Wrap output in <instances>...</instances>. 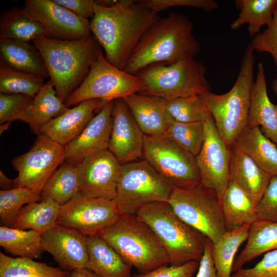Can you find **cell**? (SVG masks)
<instances>
[{
    "mask_svg": "<svg viewBox=\"0 0 277 277\" xmlns=\"http://www.w3.org/2000/svg\"><path fill=\"white\" fill-rule=\"evenodd\" d=\"M136 215L152 229L170 265L200 261L206 238L180 218L168 202L147 204L140 209Z\"/></svg>",
    "mask_w": 277,
    "mask_h": 277,
    "instance_id": "4",
    "label": "cell"
},
{
    "mask_svg": "<svg viewBox=\"0 0 277 277\" xmlns=\"http://www.w3.org/2000/svg\"><path fill=\"white\" fill-rule=\"evenodd\" d=\"M166 109L173 119L183 123L204 122L210 115L202 95L167 101Z\"/></svg>",
    "mask_w": 277,
    "mask_h": 277,
    "instance_id": "40",
    "label": "cell"
},
{
    "mask_svg": "<svg viewBox=\"0 0 277 277\" xmlns=\"http://www.w3.org/2000/svg\"><path fill=\"white\" fill-rule=\"evenodd\" d=\"M75 165L80 193L89 198L114 200L122 165L110 151L89 154Z\"/></svg>",
    "mask_w": 277,
    "mask_h": 277,
    "instance_id": "16",
    "label": "cell"
},
{
    "mask_svg": "<svg viewBox=\"0 0 277 277\" xmlns=\"http://www.w3.org/2000/svg\"><path fill=\"white\" fill-rule=\"evenodd\" d=\"M12 122H8L1 125L0 134H2L4 132L7 130L11 126Z\"/></svg>",
    "mask_w": 277,
    "mask_h": 277,
    "instance_id": "51",
    "label": "cell"
},
{
    "mask_svg": "<svg viewBox=\"0 0 277 277\" xmlns=\"http://www.w3.org/2000/svg\"><path fill=\"white\" fill-rule=\"evenodd\" d=\"M68 109L49 81L43 85L31 104L16 115L14 121L20 120L27 123L31 131L38 135L42 126Z\"/></svg>",
    "mask_w": 277,
    "mask_h": 277,
    "instance_id": "24",
    "label": "cell"
},
{
    "mask_svg": "<svg viewBox=\"0 0 277 277\" xmlns=\"http://www.w3.org/2000/svg\"><path fill=\"white\" fill-rule=\"evenodd\" d=\"M141 87L138 76L112 65L101 50L92 63L87 75L65 104L68 108L86 100L99 99L105 105L110 101L138 93Z\"/></svg>",
    "mask_w": 277,
    "mask_h": 277,
    "instance_id": "10",
    "label": "cell"
},
{
    "mask_svg": "<svg viewBox=\"0 0 277 277\" xmlns=\"http://www.w3.org/2000/svg\"><path fill=\"white\" fill-rule=\"evenodd\" d=\"M173 188L146 160L121 165L114 201L121 214H136L143 206L168 202Z\"/></svg>",
    "mask_w": 277,
    "mask_h": 277,
    "instance_id": "8",
    "label": "cell"
},
{
    "mask_svg": "<svg viewBox=\"0 0 277 277\" xmlns=\"http://www.w3.org/2000/svg\"><path fill=\"white\" fill-rule=\"evenodd\" d=\"M69 272L33 259L0 252V277H67Z\"/></svg>",
    "mask_w": 277,
    "mask_h": 277,
    "instance_id": "36",
    "label": "cell"
},
{
    "mask_svg": "<svg viewBox=\"0 0 277 277\" xmlns=\"http://www.w3.org/2000/svg\"><path fill=\"white\" fill-rule=\"evenodd\" d=\"M273 90L277 96V79L275 80L272 83Z\"/></svg>",
    "mask_w": 277,
    "mask_h": 277,
    "instance_id": "52",
    "label": "cell"
},
{
    "mask_svg": "<svg viewBox=\"0 0 277 277\" xmlns=\"http://www.w3.org/2000/svg\"><path fill=\"white\" fill-rule=\"evenodd\" d=\"M112 118L108 150L121 165L141 157L143 154L145 134L122 98L114 101Z\"/></svg>",
    "mask_w": 277,
    "mask_h": 277,
    "instance_id": "17",
    "label": "cell"
},
{
    "mask_svg": "<svg viewBox=\"0 0 277 277\" xmlns=\"http://www.w3.org/2000/svg\"><path fill=\"white\" fill-rule=\"evenodd\" d=\"M251 225L226 231L212 243V255L217 277H231L235 254L247 240Z\"/></svg>",
    "mask_w": 277,
    "mask_h": 277,
    "instance_id": "33",
    "label": "cell"
},
{
    "mask_svg": "<svg viewBox=\"0 0 277 277\" xmlns=\"http://www.w3.org/2000/svg\"><path fill=\"white\" fill-rule=\"evenodd\" d=\"M44 79L13 69L1 63L0 93L23 94L34 97Z\"/></svg>",
    "mask_w": 277,
    "mask_h": 277,
    "instance_id": "39",
    "label": "cell"
},
{
    "mask_svg": "<svg viewBox=\"0 0 277 277\" xmlns=\"http://www.w3.org/2000/svg\"><path fill=\"white\" fill-rule=\"evenodd\" d=\"M67 277H100L86 268H78L70 272Z\"/></svg>",
    "mask_w": 277,
    "mask_h": 277,
    "instance_id": "49",
    "label": "cell"
},
{
    "mask_svg": "<svg viewBox=\"0 0 277 277\" xmlns=\"http://www.w3.org/2000/svg\"><path fill=\"white\" fill-rule=\"evenodd\" d=\"M77 16L88 19L94 15L95 1L93 0H53Z\"/></svg>",
    "mask_w": 277,
    "mask_h": 277,
    "instance_id": "47",
    "label": "cell"
},
{
    "mask_svg": "<svg viewBox=\"0 0 277 277\" xmlns=\"http://www.w3.org/2000/svg\"><path fill=\"white\" fill-rule=\"evenodd\" d=\"M121 215L114 200L89 198L78 192L60 206L56 223L88 236L100 235Z\"/></svg>",
    "mask_w": 277,
    "mask_h": 277,
    "instance_id": "13",
    "label": "cell"
},
{
    "mask_svg": "<svg viewBox=\"0 0 277 277\" xmlns=\"http://www.w3.org/2000/svg\"><path fill=\"white\" fill-rule=\"evenodd\" d=\"M33 42L43 57L57 95L65 103L87 75L101 46L93 35L70 41L42 36Z\"/></svg>",
    "mask_w": 277,
    "mask_h": 277,
    "instance_id": "3",
    "label": "cell"
},
{
    "mask_svg": "<svg viewBox=\"0 0 277 277\" xmlns=\"http://www.w3.org/2000/svg\"><path fill=\"white\" fill-rule=\"evenodd\" d=\"M204 138L195 157L201 183L214 190L220 200L230 180L231 149L222 139L211 115L204 122Z\"/></svg>",
    "mask_w": 277,
    "mask_h": 277,
    "instance_id": "14",
    "label": "cell"
},
{
    "mask_svg": "<svg viewBox=\"0 0 277 277\" xmlns=\"http://www.w3.org/2000/svg\"><path fill=\"white\" fill-rule=\"evenodd\" d=\"M254 63V50L249 45L230 90L222 94L209 92L202 95L219 133L230 149L247 127Z\"/></svg>",
    "mask_w": 277,
    "mask_h": 277,
    "instance_id": "5",
    "label": "cell"
},
{
    "mask_svg": "<svg viewBox=\"0 0 277 277\" xmlns=\"http://www.w3.org/2000/svg\"><path fill=\"white\" fill-rule=\"evenodd\" d=\"M205 73L203 63L187 57L171 64L151 65L135 74L142 83L138 93L169 101L211 92Z\"/></svg>",
    "mask_w": 277,
    "mask_h": 277,
    "instance_id": "7",
    "label": "cell"
},
{
    "mask_svg": "<svg viewBox=\"0 0 277 277\" xmlns=\"http://www.w3.org/2000/svg\"><path fill=\"white\" fill-rule=\"evenodd\" d=\"M122 99L145 135H165L170 117L166 109L167 101L138 93L128 95Z\"/></svg>",
    "mask_w": 277,
    "mask_h": 277,
    "instance_id": "22",
    "label": "cell"
},
{
    "mask_svg": "<svg viewBox=\"0 0 277 277\" xmlns=\"http://www.w3.org/2000/svg\"><path fill=\"white\" fill-rule=\"evenodd\" d=\"M165 135L196 157L204 141V122L183 123L170 115Z\"/></svg>",
    "mask_w": 277,
    "mask_h": 277,
    "instance_id": "38",
    "label": "cell"
},
{
    "mask_svg": "<svg viewBox=\"0 0 277 277\" xmlns=\"http://www.w3.org/2000/svg\"><path fill=\"white\" fill-rule=\"evenodd\" d=\"M220 202L227 231L251 225L258 220L256 205L249 195L231 180Z\"/></svg>",
    "mask_w": 277,
    "mask_h": 277,
    "instance_id": "28",
    "label": "cell"
},
{
    "mask_svg": "<svg viewBox=\"0 0 277 277\" xmlns=\"http://www.w3.org/2000/svg\"><path fill=\"white\" fill-rule=\"evenodd\" d=\"M78 191L79 181L76 165L64 162L46 183L41 197V199H50L61 206Z\"/></svg>",
    "mask_w": 277,
    "mask_h": 277,
    "instance_id": "34",
    "label": "cell"
},
{
    "mask_svg": "<svg viewBox=\"0 0 277 277\" xmlns=\"http://www.w3.org/2000/svg\"><path fill=\"white\" fill-rule=\"evenodd\" d=\"M199 266V262L197 261H191L179 266H168L166 265L147 273L131 277H193Z\"/></svg>",
    "mask_w": 277,
    "mask_h": 277,
    "instance_id": "46",
    "label": "cell"
},
{
    "mask_svg": "<svg viewBox=\"0 0 277 277\" xmlns=\"http://www.w3.org/2000/svg\"><path fill=\"white\" fill-rule=\"evenodd\" d=\"M86 268L100 277H131L127 264L100 235L87 236Z\"/></svg>",
    "mask_w": 277,
    "mask_h": 277,
    "instance_id": "26",
    "label": "cell"
},
{
    "mask_svg": "<svg viewBox=\"0 0 277 277\" xmlns=\"http://www.w3.org/2000/svg\"><path fill=\"white\" fill-rule=\"evenodd\" d=\"M113 102L106 103L79 135L64 146L66 162L76 165L89 154L108 150Z\"/></svg>",
    "mask_w": 277,
    "mask_h": 277,
    "instance_id": "19",
    "label": "cell"
},
{
    "mask_svg": "<svg viewBox=\"0 0 277 277\" xmlns=\"http://www.w3.org/2000/svg\"><path fill=\"white\" fill-rule=\"evenodd\" d=\"M233 146L245 153L266 173L277 175V146L259 127H246Z\"/></svg>",
    "mask_w": 277,
    "mask_h": 277,
    "instance_id": "27",
    "label": "cell"
},
{
    "mask_svg": "<svg viewBox=\"0 0 277 277\" xmlns=\"http://www.w3.org/2000/svg\"><path fill=\"white\" fill-rule=\"evenodd\" d=\"M250 94L247 127L261 126L262 133L277 146V105L267 93L264 65L260 62Z\"/></svg>",
    "mask_w": 277,
    "mask_h": 277,
    "instance_id": "21",
    "label": "cell"
},
{
    "mask_svg": "<svg viewBox=\"0 0 277 277\" xmlns=\"http://www.w3.org/2000/svg\"><path fill=\"white\" fill-rule=\"evenodd\" d=\"M192 22L185 14L172 12L160 17L145 33L124 71L135 74L153 64L175 63L197 54L201 46L193 34Z\"/></svg>",
    "mask_w": 277,
    "mask_h": 277,
    "instance_id": "2",
    "label": "cell"
},
{
    "mask_svg": "<svg viewBox=\"0 0 277 277\" xmlns=\"http://www.w3.org/2000/svg\"><path fill=\"white\" fill-rule=\"evenodd\" d=\"M42 248L50 253L65 271L86 268L88 261L87 236L77 230L56 223L41 234Z\"/></svg>",
    "mask_w": 277,
    "mask_h": 277,
    "instance_id": "18",
    "label": "cell"
},
{
    "mask_svg": "<svg viewBox=\"0 0 277 277\" xmlns=\"http://www.w3.org/2000/svg\"><path fill=\"white\" fill-rule=\"evenodd\" d=\"M23 9L44 27L46 37L70 41L92 35L88 19L77 16L53 0H27Z\"/></svg>",
    "mask_w": 277,
    "mask_h": 277,
    "instance_id": "15",
    "label": "cell"
},
{
    "mask_svg": "<svg viewBox=\"0 0 277 277\" xmlns=\"http://www.w3.org/2000/svg\"><path fill=\"white\" fill-rule=\"evenodd\" d=\"M229 174L230 180L249 195L256 206L271 177L245 153L234 146L231 148Z\"/></svg>",
    "mask_w": 277,
    "mask_h": 277,
    "instance_id": "23",
    "label": "cell"
},
{
    "mask_svg": "<svg viewBox=\"0 0 277 277\" xmlns=\"http://www.w3.org/2000/svg\"><path fill=\"white\" fill-rule=\"evenodd\" d=\"M0 245L18 257L38 259L43 251L41 234L33 230L0 227Z\"/></svg>",
    "mask_w": 277,
    "mask_h": 277,
    "instance_id": "35",
    "label": "cell"
},
{
    "mask_svg": "<svg viewBox=\"0 0 277 277\" xmlns=\"http://www.w3.org/2000/svg\"><path fill=\"white\" fill-rule=\"evenodd\" d=\"M168 202L180 218L213 243L227 231L218 195L201 183L189 188H173Z\"/></svg>",
    "mask_w": 277,
    "mask_h": 277,
    "instance_id": "9",
    "label": "cell"
},
{
    "mask_svg": "<svg viewBox=\"0 0 277 277\" xmlns=\"http://www.w3.org/2000/svg\"><path fill=\"white\" fill-rule=\"evenodd\" d=\"M60 206L50 199L25 205L11 228L33 230L41 234L56 224Z\"/></svg>",
    "mask_w": 277,
    "mask_h": 277,
    "instance_id": "30",
    "label": "cell"
},
{
    "mask_svg": "<svg viewBox=\"0 0 277 277\" xmlns=\"http://www.w3.org/2000/svg\"><path fill=\"white\" fill-rule=\"evenodd\" d=\"M104 105L99 99L82 102L42 126L39 134L64 146L79 135L94 117V112Z\"/></svg>",
    "mask_w": 277,
    "mask_h": 277,
    "instance_id": "20",
    "label": "cell"
},
{
    "mask_svg": "<svg viewBox=\"0 0 277 277\" xmlns=\"http://www.w3.org/2000/svg\"><path fill=\"white\" fill-rule=\"evenodd\" d=\"M249 45L254 51L277 55V7L270 24L253 37Z\"/></svg>",
    "mask_w": 277,
    "mask_h": 277,
    "instance_id": "45",
    "label": "cell"
},
{
    "mask_svg": "<svg viewBox=\"0 0 277 277\" xmlns=\"http://www.w3.org/2000/svg\"><path fill=\"white\" fill-rule=\"evenodd\" d=\"M141 3L159 13L171 7L187 6L211 11L217 8L218 4L213 0H141Z\"/></svg>",
    "mask_w": 277,
    "mask_h": 277,
    "instance_id": "44",
    "label": "cell"
},
{
    "mask_svg": "<svg viewBox=\"0 0 277 277\" xmlns=\"http://www.w3.org/2000/svg\"><path fill=\"white\" fill-rule=\"evenodd\" d=\"M143 155L173 188H189L201 184L195 157L165 135H145Z\"/></svg>",
    "mask_w": 277,
    "mask_h": 277,
    "instance_id": "11",
    "label": "cell"
},
{
    "mask_svg": "<svg viewBox=\"0 0 277 277\" xmlns=\"http://www.w3.org/2000/svg\"><path fill=\"white\" fill-rule=\"evenodd\" d=\"M100 235L140 274L169 264L156 235L136 214H121L117 222Z\"/></svg>",
    "mask_w": 277,
    "mask_h": 277,
    "instance_id": "6",
    "label": "cell"
},
{
    "mask_svg": "<svg viewBox=\"0 0 277 277\" xmlns=\"http://www.w3.org/2000/svg\"><path fill=\"white\" fill-rule=\"evenodd\" d=\"M33 98L23 94L0 93V124L14 121L16 115L23 111Z\"/></svg>",
    "mask_w": 277,
    "mask_h": 277,
    "instance_id": "41",
    "label": "cell"
},
{
    "mask_svg": "<svg viewBox=\"0 0 277 277\" xmlns=\"http://www.w3.org/2000/svg\"><path fill=\"white\" fill-rule=\"evenodd\" d=\"M273 60H274V64H275V65L276 66V70H277V55L273 56Z\"/></svg>",
    "mask_w": 277,
    "mask_h": 277,
    "instance_id": "53",
    "label": "cell"
},
{
    "mask_svg": "<svg viewBox=\"0 0 277 277\" xmlns=\"http://www.w3.org/2000/svg\"><path fill=\"white\" fill-rule=\"evenodd\" d=\"M41 194L24 187L0 190V222L1 226L11 227L24 205L37 202Z\"/></svg>",
    "mask_w": 277,
    "mask_h": 277,
    "instance_id": "37",
    "label": "cell"
},
{
    "mask_svg": "<svg viewBox=\"0 0 277 277\" xmlns=\"http://www.w3.org/2000/svg\"><path fill=\"white\" fill-rule=\"evenodd\" d=\"M94 8L91 32L103 48L106 60L124 70L142 38L160 16L140 1H116L110 7L95 1Z\"/></svg>",
    "mask_w": 277,
    "mask_h": 277,
    "instance_id": "1",
    "label": "cell"
},
{
    "mask_svg": "<svg viewBox=\"0 0 277 277\" xmlns=\"http://www.w3.org/2000/svg\"><path fill=\"white\" fill-rule=\"evenodd\" d=\"M0 186L2 190H8L16 188L15 180L9 179L2 170L0 171Z\"/></svg>",
    "mask_w": 277,
    "mask_h": 277,
    "instance_id": "50",
    "label": "cell"
},
{
    "mask_svg": "<svg viewBox=\"0 0 277 277\" xmlns=\"http://www.w3.org/2000/svg\"><path fill=\"white\" fill-rule=\"evenodd\" d=\"M235 4L240 12L230 28L236 30L247 24L249 35L251 37L260 33L262 26L270 24L277 7V0H236Z\"/></svg>",
    "mask_w": 277,
    "mask_h": 277,
    "instance_id": "31",
    "label": "cell"
},
{
    "mask_svg": "<svg viewBox=\"0 0 277 277\" xmlns=\"http://www.w3.org/2000/svg\"><path fill=\"white\" fill-rule=\"evenodd\" d=\"M255 210L258 220L277 222V175L271 177Z\"/></svg>",
    "mask_w": 277,
    "mask_h": 277,
    "instance_id": "42",
    "label": "cell"
},
{
    "mask_svg": "<svg viewBox=\"0 0 277 277\" xmlns=\"http://www.w3.org/2000/svg\"><path fill=\"white\" fill-rule=\"evenodd\" d=\"M1 63L15 70L45 79L49 74L43 57L29 42L0 38Z\"/></svg>",
    "mask_w": 277,
    "mask_h": 277,
    "instance_id": "25",
    "label": "cell"
},
{
    "mask_svg": "<svg viewBox=\"0 0 277 277\" xmlns=\"http://www.w3.org/2000/svg\"><path fill=\"white\" fill-rule=\"evenodd\" d=\"M65 161L64 146L38 135L28 152L12 160L18 172L14 179L16 188L27 187L41 194L51 176Z\"/></svg>",
    "mask_w": 277,
    "mask_h": 277,
    "instance_id": "12",
    "label": "cell"
},
{
    "mask_svg": "<svg viewBox=\"0 0 277 277\" xmlns=\"http://www.w3.org/2000/svg\"><path fill=\"white\" fill-rule=\"evenodd\" d=\"M212 242L206 238L204 251L199 262L196 277H217L212 255Z\"/></svg>",
    "mask_w": 277,
    "mask_h": 277,
    "instance_id": "48",
    "label": "cell"
},
{
    "mask_svg": "<svg viewBox=\"0 0 277 277\" xmlns=\"http://www.w3.org/2000/svg\"><path fill=\"white\" fill-rule=\"evenodd\" d=\"M246 241L234 261L233 272L256 257L277 249V222L257 220L251 224Z\"/></svg>",
    "mask_w": 277,
    "mask_h": 277,
    "instance_id": "29",
    "label": "cell"
},
{
    "mask_svg": "<svg viewBox=\"0 0 277 277\" xmlns=\"http://www.w3.org/2000/svg\"><path fill=\"white\" fill-rule=\"evenodd\" d=\"M231 277H277V249L264 254L253 267L242 268Z\"/></svg>",
    "mask_w": 277,
    "mask_h": 277,
    "instance_id": "43",
    "label": "cell"
},
{
    "mask_svg": "<svg viewBox=\"0 0 277 277\" xmlns=\"http://www.w3.org/2000/svg\"><path fill=\"white\" fill-rule=\"evenodd\" d=\"M45 36L44 27L29 17L23 8L13 7L1 14L0 38L29 42Z\"/></svg>",
    "mask_w": 277,
    "mask_h": 277,
    "instance_id": "32",
    "label": "cell"
}]
</instances>
